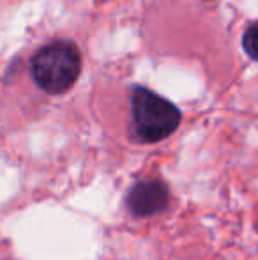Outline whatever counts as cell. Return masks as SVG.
Wrapping results in <instances>:
<instances>
[{"mask_svg": "<svg viewBox=\"0 0 258 260\" xmlns=\"http://www.w3.org/2000/svg\"><path fill=\"white\" fill-rule=\"evenodd\" d=\"M82 71V55L75 43L53 41L43 46L30 60V73L39 89L64 94L75 85Z\"/></svg>", "mask_w": 258, "mask_h": 260, "instance_id": "cell-1", "label": "cell"}, {"mask_svg": "<svg viewBox=\"0 0 258 260\" xmlns=\"http://www.w3.org/2000/svg\"><path fill=\"white\" fill-rule=\"evenodd\" d=\"M131 113L134 133L145 144H156L168 138L182 119V113L175 105L145 87L133 89Z\"/></svg>", "mask_w": 258, "mask_h": 260, "instance_id": "cell-2", "label": "cell"}, {"mask_svg": "<svg viewBox=\"0 0 258 260\" xmlns=\"http://www.w3.org/2000/svg\"><path fill=\"white\" fill-rule=\"evenodd\" d=\"M126 206L136 218L161 214L170 206V189L159 179L134 182L126 195Z\"/></svg>", "mask_w": 258, "mask_h": 260, "instance_id": "cell-3", "label": "cell"}, {"mask_svg": "<svg viewBox=\"0 0 258 260\" xmlns=\"http://www.w3.org/2000/svg\"><path fill=\"white\" fill-rule=\"evenodd\" d=\"M242 48L244 52L258 62V21H253L248 28H246L244 36H242Z\"/></svg>", "mask_w": 258, "mask_h": 260, "instance_id": "cell-4", "label": "cell"}]
</instances>
